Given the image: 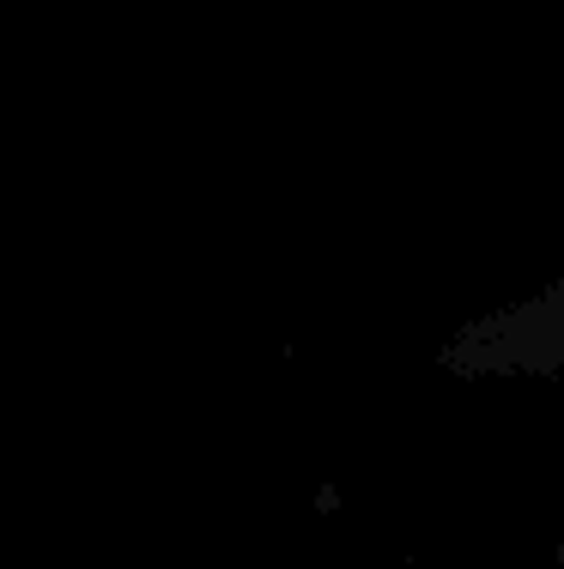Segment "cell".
Instances as JSON below:
<instances>
[{
  "label": "cell",
  "instance_id": "1",
  "mask_svg": "<svg viewBox=\"0 0 564 569\" xmlns=\"http://www.w3.org/2000/svg\"><path fill=\"white\" fill-rule=\"evenodd\" d=\"M437 370L449 382H564V267L486 316H467L443 340Z\"/></svg>",
  "mask_w": 564,
  "mask_h": 569
}]
</instances>
